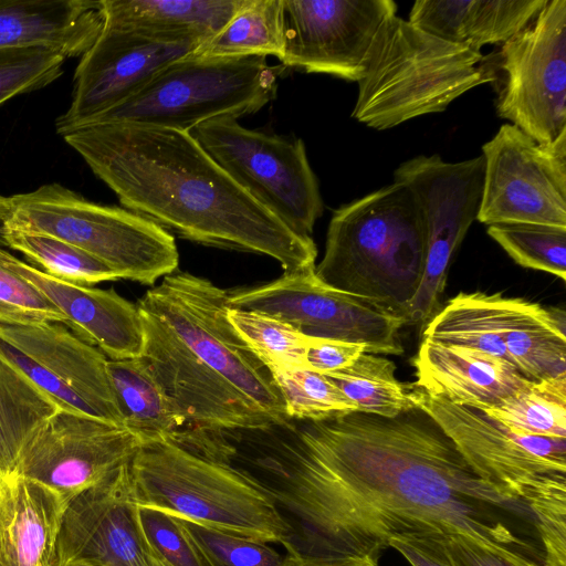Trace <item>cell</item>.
Wrapping results in <instances>:
<instances>
[{
    "mask_svg": "<svg viewBox=\"0 0 566 566\" xmlns=\"http://www.w3.org/2000/svg\"><path fill=\"white\" fill-rule=\"evenodd\" d=\"M486 231L518 265L566 280V228L500 223Z\"/></svg>",
    "mask_w": 566,
    "mask_h": 566,
    "instance_id": "37",
    "label": "cell"
},
{
    "mask_svg": "<svg viewBox=\"0 0 566 566\" xmlns=\"http://www.w3.org/2000/svg\"><path fill=\"white\" fill-rule=\"evenodd\" d=\"M142 444L123 426L59 410L27 441L13 473L49 488L69 504L109 480Z\"/></svg>",
    "mask_w": 566,
    "mask_h": 566,
    "instance_id": "15",
    "label": "cell"
},
{
    "mask_svg": "<svg viewBox=\"0 0 566 566\" xmlns=\"http://www.w3.org/2000/svg\"><path fill=\"white\" fill-rule=\"evenodd\" d=\"M491 61L499 117L553 143L566 130V0H548Z\"/></svg>",
    "mask_w": 566,
    "mask_h": 566,
    "instance_id": "11",
    "label": "cell"
},
{
    "mask_svg": "<svg viewBox=\"0 0 566 566\" xmlns=\"http://www.w3.org/2000/svg\"><path fill=\"white\" fill-rule=\"evenodd\" d=\"M548 0H417L408 21L448 42L481 52L525 29Z\"/></svg>",
    "mask_w": 566,
    "mask_h": 566,
    "instance_id": "24",
    "label": "cell"
},
{
    "mask_svg": "<svg viewBox=\"0 0 566 566\" xmlns=\"http://www.w3.org/2000/svg\"><path fill=\"white\" fill-rule=\"evenodd\" d=\"M325 376L357 411L391 418L418 407L412 391L396 378L395 363L381 355L364 353L349 367Z\"/></svg>",
    "mask_w": 566,
    "mask_h": 566,
    "instance_id": "32",
    "label": "cell"
},
{
    "mask_svg": "<svg viewBox=\"0 0 566 566\" xmlns=\"http://www.w3.org/2000/svg\"><path fill=\"white\" fill-rule=\"evenodd\" d=\"M228 460L272 499L292 566H379L394 536L427 532L545 566L546 522L483 480L419 407L249 431Z\"/></svg>",
    "mask_w": 566,
    "mask_h": 566,
    "instance_id": "1",
    "label": "cell"
},
{
    "mask_svg": "<svg viewBox=\"0 0 566 566\" xmlns=\"http://www.w3.org/2000/svg\"><path fill=\"white\" fill-rule=\"evenodd\" d=\"M138 310L145 332L140 357L185 418V430L250 431L275 426L202 365L160 316L140 306Z\"/></svg>",
    "mask_w": 566,
    "mask_h": 566,
    "instance_id": "18",
    "label": "cell"
},
{
    "mask_svg": "<svg viewBox=\"0 0 566 566\" xmlns=\"http://www.w3.org/2000/svg\"><path fill=\"white\" fill-rule=\"evenodd\" d=\"M483 411L514 432L566 439V376L533 380Z\"/></svg>",
    "mask_w": 566,
    "mask_h": 566,
    "instance_id": "33",
    "label": "cell"
},
{
    "mask_svg": "<svg viewBox=\"0 0 566 566\" xmlns=\"http://www.w3.org/2000/svg\"><path fill=\"white\" fill-rule=\"evenodd\" d=\"M188 133L255 201L294 233L312 238L324 205L302 139L248 129L233 116L208 119Z\"/></svg>",
    "mask_w": 566,
    "mask_h": 566,
    "instance_id": "10",
    "label": "cell"
},
{
    "mask_svg": "<svg viewBox=\"0 0 566 566\" xmlns=\"http://www.w3.org/2000/svg\"><path fill=\"white\" fill-rule=\"evenodd\" d=\"M75 565H82V564H75ZM73 566V565H72ZM83 566H88V565H83Z\"/></svg>",
    "mask_w": 566,
    "mask_h": 566,
    "instance_id": "47",
    "label": "cell"
},
{
    "mask_svg": "<svg viewBox=\"0 0 566 566\" xmlns=\"http://www.w3.org/2000/svg\"><path fill=\"white\" fill-rule=\"evenodd\" d=\"M453 566H514L460 534L444 535Z\"/></svg>",
    "mask_w": 566,
    "mask_h": 566,
    "instance_id": "45",
    "label": "cell"
},
{
    "mask_svg": "<svg viewBox=\"0 0 566 566\" xmlns=\"http://www.w3.org/2000/svg\"><path fill=\"white\" fill-rule=\"evenodd\" d=\"M284 51L283 0H244L226 25L193 54L205 57L268 55Z\"/></svg>",
    "mask_w": 566,
    "mask_h": 566,
    "instance_id": "31",
    "label": "cell"
},
{
    "mask_svg": "<svg viewBox=\"0 0 566 566\" xmlns=\"http://www.w3.org/2000/svg\"><path fill=\"white\" fill-rule=\"evenodd\" d=\"M203 42L103 27L75 69L72 102L55 120L62 137L127 99L171 62Z\"/></svg>",
    "mask_w": 566,
    "mask_h": 566,
    "instance_id": "16",
    "label": "cell"
},
{
    "mask_svg": "<svg viewBox=\"0 0 566 566\" xmlns=\"http://www.w3.org/2000/svg\"><path fill=\"white\" fill-rule=\"evenodd\" d=\"M128 479L138 506L266 544L286 535L272 499L254 481L171 438L143 443Z\"/></svg>",
    "mask_w": 566,
    "mask_h": 566,
    "instance_id": "5",
    "label": "cell"
},
{
    "mask_svg": "<svg viewBox=\"0 0 566 566\" xmlns=\"http://www.w3.org/2000/svg\"><path fill=\"white\" fill-rule=\"evenodd\" d=\"M128 463L67 504L59 537L60 566H150L130 494Z\"/></svg>",
    "mask_w": 566,
    "mask_h": 566,
    "instance_id": "19",
    "label": "cell"
},
{
    "mask_svg": "<svg viewBox=\"0 0 566 566\" xmlns=\"http://www.w3.org/2000/svg\"><path fill=\"white\" fill-rule=\"evenodd\" d=\"M244 0H99L103 27L206 42Z\"/></svg>",
    "mask_w": 566,
    "mask_h": 566,
    "instance_id": "26",
    "label": "cell"
},
{
    "mask_svg": "<svg viewBox=\"0 0 566 566\" xmlns=\"http://www.w3.org/2000/svg\"><path fill=\"white\" fill-rule=\"evenodd\" d=\"M102 28L99 0H0V49L48 45L82 56Z\"/></svg>",
    "mask_w": 566,
    "mask_h": 566,
    "instance_id": "25",
    "label": "cell"
},
{
    "mask_svg": "<svg viewBox=\"0 0 566 566\" xmlns=\"http://www.w3.org/2000/svg\"><path fill=\"white\" fill-rule=\"evenodd\" d=\"M0 243L22 253L40 265L46 274L66 282L91 286L101 282L120 280L98 259L51 235L0 227Z\"/></svg>",
    "mask_w": 566,
    "mask_h": 566,
    "instance_id": "34",
    "label": "cell"
},
{
    "mask_svg": "<svg viewBox=\"0 0 566 566\" xmlns=\"http://www.w3.org/2000/svg\"><path fill=\"white\" fill-rule=\"evenodd\" d=\"M315 266L284 272L269 283L228 291L229 306L269 315L312 338L364 344L369 354L401 355L398 334L405 321L327 286L316 276Z\"/></svg>",
    "mask_w": 566,
    "mask_h": 566,
    "instance_id": "13",
    "label": "cell"
},
{
    "mask_svg": "<svg viewBox=\"0 0 566 566\" xmlns=\"http://www.w3.org/2000/svg\"><path fill=\"white\" fill-rule=\"evenodd\" d=\"M62 410L0 354V474L13 473L31 436Z\"/></svg>",
    "mask_w": 566,
    "mask_h": 566,
    "instance_id": "30",
    "label": "cell"
},
{
    "mask_svg": "<svg viewBox=\"0 0 566 566\" xmlns=\"http://www.w3.org/2000/svg\"><path fill=\"white\" fill-rule=\"evenodd\" d=\"M61 323L66 317L34 285L0 263V323L9 325Z\"/></svg>",
    "mask_w": 566,
    "mask_h": 566,
    "instance_id": "40",
    "label": "cell"
},
{
    "mask_svg": "<svg viewBox=\"0 0 566 566\" xmlns=\"http://www.w3.org/2000/svg\"><path fill=\"white\" fill-rule=\"evenodd\" d=\"M0 263L42 292L66 317V325L82 340L108 359L140 357L145 332L137 304L115 290L66 282L18 259L0 243Z\"/></svg>",
    "mask_w": 566,
    "mask_h": 566,
    "instance_id": "20",
    "label": "cell"
},
{
    "mask_svg": "<svg viewBox=\"0 0 566 566\" xmlns=\"http://www.w3.org/2000/svg\"><path fill=\"white\" fill-rule=\"evenodd\" d=\"M504 343L512 365L530 380L566 376V335L547 307L506 297Z\"/></svg>",
    "mask_w": 566,
    "mask_h": 566,
    "instance_id": "28",
    "label": "cell"
},
{
    "mask_svg": "<svg viewBox=\"0 0 566 566\" xmlns=\"http://www.w3.org/2000/svg\"><path fill=\"white\" fill-rule=\"evenodd\" d=\"M483 178L482 156L448 163L439 155H420L396 168L394 181L412 191L427 231L424 274L406 325H420L422 331L440 310L452 260L478 218Z\"/></svg>",
    "mask_w": 566,
    "mask_h": 566,
    "instance_id": "12",
    "label": "cell"
},
{
    "mask_svg": "<svg viewBox=\"0 0 566 566\" xmlns=\"http://www.w3.org/2000/svg\"><path fill=\"white\" fill-rule=\"evenodd\" d=\"M66 56L48 45L0 49V105L54 82L63 73Z\"/></svg>",
    "mask_w": 566,
    "mask_h": 566,
    "instance_id": "38",
    "label": "cell"
},
{
    "mask_svg": "<svg viewBox=\"0 0 566 566\" xmlns=\"http://www.w3.org/2000/svg\"><path fill=\"white\" fill-rule=\"evenodd\" d=\"M396 12L392 0H283L280 61L285 67L358 82L378 28Z\"/></svg>",
    "mask_w": 566,
    "mask_h": 566,
    "instance_id": "17",
    "label": "cell"
},
{
    "mask_svg": "<svg viewBox=\"0 0 566 566\" xmlns=\"http://www.w3.org/2000/svg\"><path fill=\"white\" fill-rule=\"evenodd\" d=\"M137 517L148 547L169 565L205 566L179 517L138 505Z\"/></svg>",
    "mask_w": 566,
    "mask_h": 566,
    "instance_id": "41",
    "label": "cell"
},
{
    "mask_svg": "<svg viewBox=\"0 0 566 566\" xmlns=\"http://www.w3.org/2000/svg\"><path fill=\"white\" fill-rule=\"evenodd\" d=\"M444 535L438 532L401 534L390 539L389 547L399 552L411 566H453Z\"/></svg>",
    "mask_w": 566,
    "mask_h": 566,
    "instance_id": "43",
    "label": "cell"
},
{
    "mask_svg": "<svg viewBox=\"0 0 566 566\" xmlns=\"http://www.w3.org/2000/svg\"><path fill=\"white\" fill-rule=\"evenodd\" d=\"M1 478H2V476H1V474H0V480H1Z\"/></svg>",
    "mask_w": 566,
    "mask_h": 566,
    "instance_id": "49",
    "label": "cell"
},
{
    "mask_svg": "<svg viewBox=\"0 0 566 566\" xmlns=\"http://www.w3.org/2000/svg\"><path fill=\"white\" fill-rule=\"evenodd\" d=\"M160 316L210 371L268 415L275 426L291 420L268 368L227 318L228 291L188 272H174L137 302Z\"/></svg>",
    "mask_w": 566,
    "mask_h": 566,
    "instance_id": "9",
    "label": "cell"
},
{
    "mask_svg": "<svg viewBox=\"0 0 566 566\" xmlns=\"http://www.w3.org/2000/svg\"><path fill=\"white\" fill-rule=\"evenodd\" d=\"M0 227L46 234L98 259L122 280L153 286L177 271L174 235L125 208L86 200L60 184L0 195Z\"/></svg>",
    "mask_w": 566,
    "mask_h": 566,
    "instance_id": "6",
    "label": "cell"
},
{
    "mask_svg": "<svg viewBox=\"0 0 566 566\" xmlns=\"http://www.w3.org/2000/svg\"><path fill=\"white\" fill-rule=\"evenodd\" d=\"M0 354L62 410L101 418L95 408L73 388L0 336ZM102 419V418H101Z\"/></svg>",
    "mask_w": 566,
    "mask_h": 566,
    "instance_id": "42",
    "label": "cell"
},
{
    "mask_svg": "<svg viewBox=\"0 0 566 566\" xmlns=\"http://www.w3.org/2000/svg\"><path fill=\"white\" fill-rule=\"evenodd\" d=\"M107 371L123 424L143 443L186 429L185 418L143 357L108 359Z\"/></svg>",
    "mask_w": 566,
    "mask_h": 566,
    "instance_id": "27",
    "label": "cell"
},
{
    "mask_svg": "<svg viewBox=\"0 0 566 566\" xmlns=\"http://www.w3.org/2000/svg\"><path fill=\"white\" fill-rule=\"evenodd\" d=\"M227 318L240 338L268 368H307L306 353L313 340L293 326L269 315L229 307Z\"/></svg>",
    "mask_w": 566,
    "mask_h": 566,
    "instance_id": "35",
    "label": "cell"
},
{
    "mask_svg": "<svg viewBox=\"0 0 566 566\" xmlns=\"http://www.w3.org/2000/svg\"><path fill=\"white\" fill-rule=\"evenodd\" d=\"M181 523L205 566H292L285 555L266 543L186 520Z\"/></svg>",
    "mask_w": 566,
    "mask_h": 566,
    "instance_id": "39",
    "label": "cell"
},
{
    "mask_svg": "<svg viewBox=\"0 0 566 566\" xmlns=\"http://www.w3.org/2000/svg\"><path fill=\"white\" fill-rule=\"evenodd\" d=\"M125 209L179 237L315 266L312 238L294 233L247 193L185 130L90 124L63 136Z\"/></svg>",
    "mask_w": 566,
    "mask_h": 566,
    "instance_id": "2",
    "label": "cell"
},
{
    "mask_svg": "<svg viewBox=\"0 0 566 566\" xmlns=\"http://www.w3.org/2000/svg\"><path fill=\"white\" fill-rule=\"evenodd\" d=\"M0 336L85 398L106 421L123 426L107 371L108 358L61 323L9 325Z\"/></svg>",
    "mask_w": 566,
    "mask_h": 566,
    "instance_id": "22",
    "label": "cell"
},
{
    "mask_svg": "<svg viewBox=\"0 0 566 566\" xmlns=\"http://www.w3.org/2000/svg\"><path fill=\"white\" fill-rule=\"evenodd\" d=\"M412 396L483 480L528 502L546 522L566 518L565 438L514 432L479 408L452 403L418 387Z\"/></svg>",
    "mask_w": 566,
    "mask_h": 566,
    "instance_id": "8",
    "label": "cell"
},
{
    "mask_svg": "<svg viewBox=\"0 0 566 566\" xmlns=\"http://www.w3.org/2000/svg\"><path fill=\"white\" fill-rule=\"evenodd\" d=\"M73 566H83V565H73Z\"/></svg>",
    "mask_w": 566,
    "mask_h": 566,
    "instance_id": "48",
    "label": "cell"
},
{
    "mask_svg": "<svg viewBox=\"0 0 566 566\" xmlns=\"http://www.w3.org/2000/svg\"><path fill=\"white\" fill-rule=\"evenodd\" d=\"M67 504L49 488L11 473L0 480V566H60Z\"/></svg>",
    "mask_w": 566,
    "mask_h": 566,
    "instance_id": "23",
    "label": "cell"
},
{
    "mask_svg": "<svg viewBox=\"0 0 566 566\" xmlns=\"http://www.w3.org/2000/svg\"><path fill=\"white\" fill-rule=\"evenodd\" d=\"M364 353V344L313 338L306 363L308 369L325 375L349 367Z\"/></svg>",
    "mask_w": 566,
    "mask_h": 566,
    "instance_id": "44",
    "label": "cell"
},
{
    "mask_svg": "<svg viewBox=\"0 0 566 566\" xmlns=\"http://www.w3.org/2000/svg\"><path fill=\"white\" fill-rule=\"evenodd\" d=\"M150 566H171L149 548Z\"/></svg>",
    "mask_w": 566,
    "mask_h": 566,
    "instance_id": "46",
    "label": "cell"
},
{
    "mask_svg": "<svg viewBox=\"0 0 566 566\" xmlns=\"http://www.w3.org/2000/svg\"><path fill=\"white\" fill-rule=\"evenodd\" d=\"M290 420L319 421L357 411L323 374L307 368L270 370Z\"/></svg>",
    "mask_w": 566,
    "mask_h": 566,
    "instance_id": "36",
    "label": "cell"
},
{
    "mask_svg": "<svg viewBox=\"0 0 566 566\" xmlns=\"http://www.w3.org/2000/svg\"><path fill=\"white\" fill-rule=\"evenodd\" d=\"M276 72L266 57L178 59L127 99L86 124H132L188 132L219 116L254 114L276 95Z\"/></svg>",
    "mask_w": 566,
    "mask_h": 566,
    "instance_id": "7",
    "label": "cell"
},
{
    "mask_svg": "<svg viewBox=\"0 0 566 566\" xmlns=\"http://www.w3.org/2000/svg\"><path fill=\"white\" fill-rule=\"evenodd\" d=\"M490 56L437 38L396 14L378 28L364 61L352 117L377 129L441 113L493 82Z\"/></svg>",
    "mask_w": 566,
    "mask_h": 566,
    "instance_id": "4",
    "label": "cell"
},
{
    "mask_svg": "<svg viewBox=\"0 0 566 566\" xmlns=\"http://www.w3.org/2000/svg\"><path fill=\"white\" fill-rule=\"evenodd\" d=\"M484 178L476 220L491 226L566 228V130L541 144L503 124L482 146Z\"/></svg>",
    "mask_w": 566,
    "mask_h": 566,
    "instance_id": "14",
    "label": "cell"
},
{
    "mask_svg": "<svg viewBox=\"0 0 566 566\" xmlns=\"http://www.w3.org/2000/svg\"><path fill=\"white\" fill-rule=\"evenodd\" d=\"M501 293L461 292L450 298L421 331L422 340L478 349L511 363Z\"/></svg>",
    "mask_w": 566,
    "mask_h": 566,
    "instance_id": "29",
    "label": "cell"
},
{
    "mask_svg": "<svg viewBox=\"0 0 566 566\" xmlns=\"http://www.w3.org/2000/svg\"><path fill=\"white\" fill-rule=\"evenodd\" d=\"M416 387L452 403L485 410L527 388L533 380L484 352L422 340L415 357Z\"/></svg>",
    "mask_w": 566,
    "mask_h": 566,
    "instance_id": "21",
    "label": "cell"
},
{
    "mask_svg": "<svg viewBox=\"0 0 566 566\" xmlns=\"http://www.w3.org/2000/svg\"><path fill=\"white\" fill-rule=\"evenodd\" d=\"M427 231L412 191L394 181L336 209L315 266L327 286L407 322L424 274Z\"/></svg>",
    "mask_w": 566,
    "mask_h": 566,
    "instance_id": "3",
    "label": "cell"
}]
</instances>
